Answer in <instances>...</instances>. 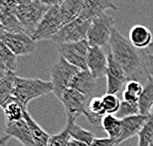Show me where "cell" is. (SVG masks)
<instances>
[{"label": "cell", "instance_id": "obj_1", "mask_svg": "<svg viewBox=\"0 0 153 146\" xmlns=\"http://www.w3.org/2000/svg\"><path fill=\"white\" fill-rule=\"evenodd\" d=\"M109 45L114 59L122 66L128 79L131 80L141 66V56L137 48L133 47L128 39L120 35L116 28H114L111 35Z\"/></svg>", "mask_w": 153, "mask_h": 146}, {"label": "cell", "instance_id": "obj_2", "mask_svg": "<svg viewBox=\"0 0 153 146\" xmlns=\"http://www.w3.org/2000/svg\"><path fill=\"white\" fill-rule=\"evenodd\" d=\"M53 86L51 81L40 78H26L17 76L13 97H15L25 109L29 103L39 97L53 92Z\"/></svg>", "mask_w": 153, "mask_h": 146}, {"label": "cell", "instance_id": "obj_3", "mask_svg": "<svg viewBox=\"0 0 153 146\" xmlns=\"http://www.w3.org/2000/svg\"><path fill=\"white\" fill-rule=\"evenodd\" d=\"M79 70L81 69L70 64L60 56L51 66V82L53 86V93L58 100L61 99L64 91L69 88L71 80Z\"/></svg>", "mask_w": 153, "mask_h": 146}, {"label": "cell", "instance_id": "obj_4", "mask_svg": "<svg viewBox=\"0 0 153 146\" xmlns=\"http://www.w3.org/2000/svg\"><path fill=\"white\" fill-rule=\"evenodd\" d=\"M48 9L50 6L44 4L41 0H35L28 4L18 5L16 16L22 24L26 34L29 36L34 34Z\"/></svg>", "mask_w": 153, "mask_h": 146}, {"label": "cell", "instance_id": "obj_5", "mask_svg": "<svg viewBox=\"0 0 153 146\" xmlns=\"http://www.w3.org/2000/svg\"><path fill=\"white\" fill-rule=\"evenodd\" d=\"M91 22L92 20L90 19L78 17L75 20L62 26L56 35L51 39V41L56 44H61L87 40Z\"/></svg>", "mask_w": 153, "mask_h": 146}, {"label": "cell", "instance_id": "obj_6", "mask_svg": "<svg viewBox=\"0 0 153 146\" xmlns=\"http://www.w3.org/2000/svg\"><path fill=\"white\" fill-rule=\"evenodd\" d=\"M114 19L108 14H103L93 19L88 31L87 41L90 47H100L109 44L111 35L114 30Z\"/></svg>", "mask_w": 153, "mask_h": 146}, {"label": "cell", "instance_id": "obj_7", "mask_svg": "<svg viewBox=\"0 0 153 146\" xmlns=\"http://www.w3.org/2000/svg\"><path fill=\"white\" fill-rule=\"evenodd\" d=\"M62 27L59 5L51 6L42 19L38 28L31 36L35 42L51 40Z\"/></svg>", "mask_w": 153, "mask_h": 146}, {"label": "cell", "instance_id": "obj_8", "mask_svg": "<svg viewBox=\"0 0 153 146\" xmlns=\"http://www.w3.org/2000/svg\"><path fill=\"white\" fill-rule=\"evenodd\" d=\"M89 48L90 45L87 40L76 42V43L57 44L59 56L81 70H88L87 56Z\"/></svg>", "mask_w": 153, "mask_h": 146}, {"label": "cell", "instance_id": "obj_9", "mask_svg": "<svg viewBox=\"0 0 153 146\" xmlns=\"http://www.w3.org/2000/svg\"><path fill=\"white\" fill-rule=\"evenodd\" d=\"M0 39L16 56H29L37 50V42L26 33H9L1 31Z\"/></svg>", "mask_w": 153, "mask_h": 146}, {"label": "cell", "instance_id": "obj_10", "mask_svg": "<svg viewBox=\"0 0 153 146\" xmlns=\"http://www.w3.org/2000/svg\"><path fill=\"white\" fill-rule=\"evenodd\" d=\"M87 99V96L74 89L68 88L64 91L59 101L65 110L67 119L76 121L78 116L85 115L88 106Z\"/></svg>", "mask_w": 153, "mask_h": 146}, {"label": "cell", "instance_id": "obj_11", "mask_svg": "<svg viewBox=\"0 0 153 146\" xmlns=\"http://www.w3.org/2000/svg\"><path fill=\"white\" fill-rule=\"evenodd\" d=\"M16 0H0V29L9 33H25L20 21L16 16L18 8Z\"/></svg>", "mask_w": 153, "mask_h": 146}, {"label": "cell", "instance_id": "obj_12", "mask_svg": "<svg viewBox=\"0 0 153 146\" xmlns=\"http://www.w3.org/2000/svg\"><path fill=\"white\" fill-rule=\"evenodd\" d=\"M107 77V94L119 93L126 85L128 79L122 66L114 59L112 53H108V67L106 71Z\"/></svg>", "mask_w": 153, "mask_h": 146}, {"label": "cell", "instance_id": "obj_13", "mask_svg": "<svg viewBox=\"0 0 153 146\" xmlns=\"http://www.w3.org/2000/svg\"><path fill=\"white\" fill-rule=\"evenodd\" d=\"M87 67L96 80L106 75L108 67V56H106L102 47H90L87 56Z\"/></svg>", "mask_w": 153, "mask_h": 146}, {"label": "cell", "instance_id": "obj_14", "mask_svg": "<svg viewBox=\"0 0 153 146\" xmlns=\"http://www.w3.org/2000/svg\"><path fill=\"white\" fill-rule=\"evenodd\" d=\"M149 116H143L138 113V115L128 116L122 119V133L117 140V145L123 143L126 139L131 138L134 135H138L139 131L146 124Z\"/></svg>", "mask_w": 153, "mask_h": 146}, {"label": "cell", "instance_id": "obj_15", "mask_svg": "<svg viewBox=\"0 0 153 146\" xmlns=\"http://www.w3.org/2000/svg\"><path fill=\"white\" fill-rule=\"evenodd\" d=\"M4 134L7 135L9 138H16L24 146H36L31 129L25 119L6 124V130Z\"/></svg>", "mask_w": 153, "mask_h": 146}, {"label": "cell", "instance_id": "obj_16", "mask_svg": "<svg viewBox=\"0 0 153 146\" xmlns=\"http://www.w3.org/2000/svg\"><path fill=\"white\" fill-rule=\"evenodd\" d=\"M108 9L117 11L119 8L114 3V0H86L84 8L79 17L93 20V19L105 14V11Z\"/></svg>", "mask_w": 153, "mask_h": 146}, {"label": "cell", "instance_id": "obj_17", "mask_svg": "<svg viewBox=\"0 0 153 146\" xmlns=\"http://www.w3.org/2000/svg\"><path fill=\"white\" fill-rule=\"evenodd\" d=\"M95 86L96 79L90 73V71L79 70L71 80L69 88L76 90L78 92L82 93L83 95L89 97L95 90Z\"/></svg>", "mask_w": 153, "mask_h": 146}, {"label": "cell", "instance_id": "obj_18", "mask_svg": "<svg viewBox=\"0 0 153 146\" xmlns=\"http://www.w3.org/2000/svg\"><path fill=\"white\" fill-rule=\"evenodd\" d=\"M86 0H65L59 5L60 18L62 26L75 20L82 12Z\"/></svg>", "mask_w": 153, "mask_h": 146}, {"label": "cell", "instance_id": "obj_19", "mask_svg": "<svg viewBox=\"0 0 153 146\" xmlns=\"http://www.w3.org/2000/svg\"><path fill=\"white\" fill-rule=\"evenodd\" d=\"M128 40L136 48H147L152 44L151 31L143 25H134L129 31Z\"/></svg>", "mask_w": 153, "mask_h": 146}, {"label": "cell", "instance_id": "obj_20", "mask_svg": "<svg viewBox=\"0 0 153 146\" xmlns=\"http://www.w3.org/2000/svg\"><path fill=\"white\" fill-rule=\"evenodd\" d=\"M1 108L4 113L6 124L21 121L24 119V113L27 111V109H25L15 97H11L2 103Z\"/></svg>", "mask_w": 153, "mask_h": 146}, {"label": "cell", "instance_id": "obj_21", "mask_svg": "<svg viewBox=\"0 0 153 146\" xmlns=\"http://www.w3.org/2000/svg\"><path fill=\"white\" fill-rule=\"evenodd\" d=\"M106 115L107 113L103 106L102 97H93L88 103L86 113L84 115L88 122L95 126H101L104 116Z\"/></svg>", "mask_w": 153, "mask_h": 146}, {"label": "cell", "instance_id": "obj_22", "mask_svg": "<svg viewBox=\"0 0 153 146\" xmlns=\"http://www.w3.org/2000/svg\"><path fill=\"white\" fill-rule=\"evenodd\" d=\"M17 69V56L5 44L0 42V77L7 71Z\"/></svg>", "mask_w": 153, "mask_h": 146}, {"label": "cell", "instance_id": "obj_23", "mask_svg": "<svg viewBox=\"0 0 153 146\" xmlns=\"http://www.w3.org/2000/svg\"><path fill=\"white\" fill-rule=\"evenodd\" d=\"M24 119H25V121L27 122L29 127L31 129L36 146H47L51 135L48 134V132L32 118V116L27 111L24 113Z\"/></svg>", "mask_w": 153, "mask_h": 146}, {"label": "cell", "instance_id": "obj_24", "mask_svg": "<svg viewBox=\"0 0 153 146\" xmlns=\"http://www.w3.org/2000/svg\"><path fill=\"white\" fill-rule=\"evenodd\" d=\"M139 113L143 116H150L153 109V81L147 77V82L138 100Z\"/></svg>", "mask_w": 153, "mask_h": 146}, {"label": "cell", "instance_id": "obj_25", "mask_svg": "<svg viewBox=\"0 0 153 146\" xmlns=\"http://www.w3.org/2000/svg\"><path fill=\"white\" fill-rule=\"evenodd\" d=\"M17 75L14 71H7L0 77V104L13 97Z\"/></svg>", "mask_w": 153, "mask_h": 146}, {"label": "cell", "instance_id": "obj_26", "mask_svg": "<svg viewBox=\"0 0 153 146\" xmlns=\"http://www.w3.org/2000/svg\"><path fill=\"white\" fill-rule=\"evenodd\" d=\"M66 125L69 127V135L71 139L83 142V143H86L88 145L92 144L93 140L95 139V134L92 131L81 127L79 125L76 124L75 121H69V119H67Z\"/></svg>", "mask_w": 153, "mask_h": 146}, {"label": "cell", "instance_id": "obj_27", "mask_svg": "<svg viewBox=\"0 0 153 146\" xmlns=\"http://www.w3.org/2000/svg\"><path fill=\"white\" fill-rule=\"evenodd\" d=\"M101 126L107 132L109 137L115 138L117 140L122 133V119L115 115H106Z\"/></svg>", "mask_w": 153, "mask_h": 146}, {"label": "cell", "instance_id": "obj_28", "mask_svg": "<svg viewBox=\"0 0 153 146\" xmlns=\"http://www.w3.org/2000/svg\"><path fill=\"white\" fill-rule=\"evenodd\" d=\"M143 89H144V86L139 81L134 79L128 80L123 92V101L128 103H138L139 97L141 96Z\"/></svg>", "mask_w": 153, "mask_h": 146}, {"label": "cell", "instance_id": "obj_29", "mask_svg": "<svg viewBox=\"0 0 153 146\" xmlns=\"http://www.w3.org/2000/svg\"><path fill=\"white\" fill-rule=\"evenodd\" d=\"M153 141V116H149L146 124L138 133L137 146H150Z\"/></svg>", "mask_w": 153, "mask_h": 146}, {"label": "cell", "instance_id": "obj_30", "mask_svg": "<svg viewBox=\"0 0 153 146\" xmlns=\"http://www.w3.org/2000/svg\"><path fill=\"white\" fill-rule=\"evenodd\" d=\"M103 106L105 109V112L107 115H117V113L119 112L120 102V99L117 97V95L114 94H106L105 96L102 97Z\"/></svg>", "mask_w": 153, "mask_h": 146}, {"label": "cell", "instance_id": "obj_31", "mask_svg": "<svg viewBox=\"0 0 153 146\" xmlns=\"http://www.w3.org/2000/svg\"><path fill=\"white\" fill-rule=\"evenodd\" d=\"M70 139L71 137L69 135V127L67 125H65L64 128L59 133L51 136V139L47 146H69Z\"/></svg>", "mask_w": 153, "mask_h": 146}, {"label": "cell", "instance_id": "obj_32", "mask_svg": "<svg viewBox=\"0 0 153 146\" xmlns=\"http://www.w3.org/2000/svg\"><path fill=\"white\" fill-rule=\"evenodd\" d=\"M139 113V108L137 103H128L126 101H122L119 112L117 113V116L119 119H123L128 116H135Z\"/></svg>", "mask_w": 153, "mask_h": 146}, {"label": "cell", "instance_id": "obj_33", "mask_svg": "<svg viewBox=\"0 0 153 146\" xmlns=\"http://www.w3.org/2000/svg\"><path fill=\"white\" fill-rule=\"evenodd\" d=\"M91 146H117V139L111 137H105V138L95 137Z\"/></svg>", "mask_w": 153, "mask_h": 146}, {"label": "cell", "instance_id": "obj_34", "mask_svg": "<svg viewBox=\"0 0 153 146\" xmlns=\"http://www.w3.org/2000/svg\"><path fill=\"white\" fill-rule=\"evenodd\" d=\"M145 71H146V76L149 77L153 81V56H146Z\"/></svg>", "mask_w": 153, "mask_h": 146}, {"label": "cell", "instance_id": "obj_35", "mask_svg": "<svg viewBox=\"0 0 153 146\" xmlns=\"http://www.w3.org/2000/svg\"><path fill=\"white\" fill-rule=\"evenodd\" d=\"M42 2L44 3V4L50 6V7H51V6H57V5H60L61 3L64 2L65 0H41Z\"/></svg>", "mask_w": 153, "mask_h": 146}, {"label": "cell", "instance_id": "obj_36", "mask_svg": "<svg viewBox=\"0 0 153 146\" xmlns=\"http://www.w3.org/2000/svg\"><path fill=\"white\" fill-rule=\"evenodd\" d=\"M69 146H91V145H88L86 143H83V142H80L77 140H74V139H70Z\"/></svg>", "mask_w": 153, "mask_h": 146}, {"label": "cell", "instance_id": "obj_37", "mask_svg": "<svg viewBox=\"0 0 153 146\" xmlns=\"http://www.w3.org/2000/svg\"><path fill=\"white\" fill-rule=\"evenodd\" d=\"M145 53H146L147 56H153V42H152V44L149 45L147 48H146Z\"/></svg>", "mask_w": 153, "mask_h": 146}, {"label": "cell", "instance_id": "obj_38", "mask_svg": "<svg viewBox=\"0 0 153 146\" xmlns=\"http://www.w3.org/2000/svg\"><path fill=\"white\" fill-rule=\"evenodd\" d=\"M18 2V4H28V3H31L35 1V0H16Z\"/></svg>", "mask_w": 153, "mask_h": 146}, {"label": "cell", "instance_id": "obj_39", "mask_svg": "<svg viewBox=\"0 0 153 146\" xmlns=\"http://www.w3.org/2000/svg\"><path fill=\"white\" fill-rule=\"evenodd\" d=\"M150 116H153V109H152V112H151V113H150Z\"/></svg>", "mask_w": 153, "mask_h": 146}, {"label": "cell", "instance_id": "obj_40", "mask_svg": "<svg viewBox=\"0 0 153 146\" xmlns=\"http://www.w3.org/2000/svg\"><path fill=\"white\" fill-rule=\"evenodd\" d=\"M150 146H153V141H152V143L150 144Z\"/></svg>", "mask_w": 153, "mask_h": 146}]
</instances>
